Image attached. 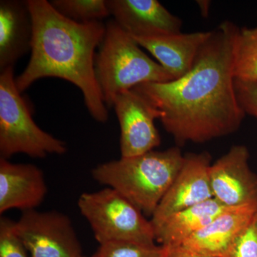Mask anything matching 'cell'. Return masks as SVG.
Wrapping results in <instances>:
<instances>
[{
    "label": "cell",
    "instance_id": "obj_10",
    "mask_svg": "<svg viewBox=\"0 0 257 257\" xmlns=\"http://www.w3.org/2000/svg\"><path fill=\"white\" fill-rule=\"evenodd\" d=\"M209 152L184 155L182 168L152 216L154 229L175 213L212 199Z\"/></svg>",
    "mask_w": 257,
    "mask_h": 257
},
{
    "label": "cell",
    "instance_id": "obj_11",
    "mask_svg": "<svg viewBox=\"0 0 257 257\" xmlns=\"http://www.w3.org/2000/svg\"><path fill=\"white\" fill-rule=\"evenodd\" d=\"M113 20L133 38L182 32V21L157 0H106Z\"/></svg>",
    "mask_w": 257,
    "mask_h": 257
},
{
    "label": "cell",
    "instance_id": "obj_19",
    "mask_svg": "<svg viewBox=\"0 0 257 257\" xmlns=\"http://www.w3.org/2000/svg\"><path fill=\"white\" fill-rule=\"evenodd\" d=\"M162 245L113 241L99 245L92 257H162Z\"/></svg>",
    "mask_w": 257,
    "mask_h": 257
},
{
    "label": "cell",
    "instance_id": "obj_9",
    "mask_svg": "<svg viewBox=\"0 0 257 257\" xmlns=\"http://www.w3.org/2000/svg\"><path fill=\"white\" fill-rule=\"evenodd\" d=\"M249 152L234 145L211 164L209 179L213 198L227 208L257 204V175L248 165Z\"/></svg>",
    "mask_w": 257,
    "mask_h": 257
},
{
    "label": "cell",
    "instance_id": "obj_17",
    "mask_svg": "<svg viewBox=\"0 0 257 257\" xmlns=\"http://www.w3.org/2000/svg\"><path fill=\"white\" fill-rule=\"evenodd\" d=\"M234 79L257 81V27L239 28L234 51Z\"/></svg>",
    "mask_w": 257,
    "mask_h": 257
},
{
    "label": "cell",
    "instance_id": "obj_3",
    "mask_svg": "<svg viewBox=\"0 0 257 257\" xmlns=\"http://www.w3.org/2000/svg\"><path fill=\"white\" fill-rule=\"evenodd\" d=\"M184 161L179 147H173L100 164L93 169L92 175L96 182L117 191L152 217Z\"/></svg>",
    "mask_w": 257,
    "mask_h": 257
},
{
    "label": "cell",
    "instance_id": "obj_12",
    "mask_svg": "<svg viewBox=\"0 0 257 257\" xmlns=\"http://www.w3.org/2000/svg\"><path fill=\"white\" fill-rule=\"evenodd\" d=\"M47 193L43 172L32 164L12 163L0 158V213L24 211L40 206Z\"/></svg>",
    "mask_w": 257,
    "mask_h": 257
},
{
    "label": "cell",
    "instance_id": "obj_8",
    "mask_svg": "<svg viewBox=\"0 0 257 257\" xmlns=\"http://www.w3.org/2000/svg\"><path fill=\"white\" fill-rule=\"evenodd\" d=\"M120 126L121 157L143 155L161 143L155 120L160 114L146 98L135 89L123 91L113 104Z\"/></svg>",
    "mask_w": 257,
    "mask_h": 257
},
{
    "label": "cell",
    "instance_id": "obj_1",
    "mask_svg": "<svg viewBox=\"0 0 257 257\" xmlns=\"http://www.w3.org/2000/svg\"><path fill=\"white\" fill-rule=\"evenodd\" d=\"M238 30L226 20L211 31L184 77L133 88L160 112L164 128L178 145L207 143L241 126L246 114L236 98L234 77Z\"/></svg>",
    "mask_w": 257,
    "mask_h": 257
},
{
    "label": "cell",
    "instance_id": "obj_22",
    "mask_svg": "<svg viewBox=\"0 0 257 257\" xmlns=\"http://www.w3.org/2000/svg\"><path fill=\"white\" fill-rule=\"evenodd\" d=\"M235 91L240 106L245 114L257 119V81L234 79Z\"/></svg>",
    "mask_w": 257,
    "mask_h": 257
},
{
    "label": "cell",
    "instance_id": "obj_5",
    "mask_svg": "<svg viewBox=\"0 0 257 257\" xmlns=\"http://www.w3.org/2000/svg\"><path fill=\"white\" fill-rule=\"evenodd\" d=\"M67 145L37 126L15 78L14 67L0 72V155L25 154L33 158L63 155Z\"/></svg>",
    "mask_w": 257,
    "mask_h": 257
},
{
    "label": "cell",
    "instance_id": "obj_25",
    "mask_svg": "<svg viewBox=\"0 0 257 257\" xmlns=\"http://www.w3.org/2000/svg\"><path fill=\"white\" fill-rule=\"evenodd\" d=\"M82 257H86V256H83Z\"/></svg>",
    "mask_w": 257,
    "mask_h": 257
},
{
    "label": "cell",
    "instance_id": "obj_7",
    "mask_svg": "<svg viewBox=\"0 0 257 257\" xmlns=\"http://www.w3.org/2000/svg\"><path fill=\"white\" fill-rule=\"evenodd\" d=\"M15 228L31 257H82L70 219L58 211H24Z\"/></svg>",
    "mask_w": 257,
    "mask_h": 257
},
{
    "label": "cell",
    "instance_id": "obj_4",
    "mask_svg": "<svg viewBox=\"0 0 257 257\" xmlns=\"http://www.w3.org/2000/svg\"><path fill=\"white\" fill-rule=\"evenodd\" d=\"M105 27L104 38L96 52L94 72L106 107L113 106L115 98L123 91L144 83L174 80L114 20Z\"/></svg>",
    "mask_w": 257,
    "mask_h": 257
},
{
    "label": "cell",
    "instance_id": "obj_15",
    "mask_svg": "<svg viewBox=\"0 0 257 257\" xmlns=\"http://www.w3.org/2000/svg\"><path fill=\"white\" fill-rule=\"evenodd\" d=\"M211 31L173 34L150 38H134L175 79L184 77L192 69L199 49Z\"/></svg>",
    "mask_w": 257,
    "mask_h": 257
},
{
    "label": "cell",
    "instance_id": "obj_20",
    "mask_svg": "<svg viewBox=\"0 0 257 257\" xmlns=\"http://www.w3.org/2000/svg\"><path fill=\"white\" fill-rule=\"evenodd\" d=\"M223 257H257V209Z\"/></svg>",
    "mask_w": 257,
    "mask_h": 257
},
{
    "label": "cell",
    "instance_id": "obj_23",
    "mask_svg": "<svg viewBox=\"0 0 257 257\" xmlns=\"http://www.w3.org/2000/svg\"><path fill=\"white\" fill-rule=\"evenodd\" d=\"M162 257H212L206 256L184 247L182 245L162 246Z\"/></svg>",
    "mask_w": 257,
    "mask_h": 257
},
{
    "label": "cell",
    "instance_id": "obj_16",
    "mask_svg": "<svg viewBox=\"0 0 257 257\" xmlns=\"http://www.w3.org/2000/svg\"><path fill=\"white\" fill-rule=\"evenodd\" d=\"M226 208L212 198L178 211L155 228L156 241L162 246L181 245L205 227Z\"/></svg>",
    "mask_w": 257,
    "mask_h": 257
},
{
    "label": "cell",
    "instance_id": "obj_24",
    "mask_svg": "<svg viewBox=\"0 0 257 257\" xmlns=\"http://www.w3.org/2000/svg\"><path fill=\"white\" fill-rule=\"evenodd\" d=\"M197 5H199V10H200L201 14L204 18H207L209 15V10H210L211 2L208 0H199L197 1Z\"/></svg>",
    "mask_w": 257,
    "mask_h": 257
},
{
    "label": "cell",
    "instance_id": "obj_18",
    "mask_svg": "<svg viewBox=\"0 0 257 257\" xmlns=\"http://www.w3.org/2000/svg\"><path fill=\"white\" fill-rule=\"evenodd\" d=\"M50 3L57 13L77 23L101 21L110 15L106 0H52Z\"/></svg>",
    "mask_w": 257,
    "mask_h": 257
},
{
    "label": "cell",
    "instance_id": "obj_13",
    "mask_svg": "<svg viewBox=\"0 0 257 257\" xmlns=\"http://www.w3.org/2000/svg\"><path fill=\"white\" fill-rule=\"evenodd\" d=\"M33 22L26 1H0V72L31 50Z\"/></svg>",
    "mask_w": 257,
    "mask_h": 257
},
{
    "label": "cell",
    "instance_id": "obj_21",
    "mask_svg": "<svg viewBox=\"0 0 257 257\" xmlns=\"http://www.w3.org/2000/svg\"><path fill=\"white\" fill-rule=\"evenodd\" d=\"M15 222L5 216L0 219V257H28V249L17 232Z\"/></svg>",
    "mask_w": 257,
    "mask_h": 257
},
{
    "label": "cell",
    "instance_id": "obj_6",
    "mask_svg": "<svg viewBox=\"0 0 257 257\" xmlns=\"http://www.w3.org/2000/svg\"><path fill=\"white\" fill-rule=\"evenodd\" d=\"M77 205L99 245L113 241L155 244L151 221L115 189L83 193Z\"/></svg>",
    "mask_w": 257,
    "mask_h": 257
},
{
    "label": "cell",
    "instance_id": "obj_14",
    "mask_svg": "<svg viewBox=\"0 0 257 257\" xmlns=\"http://www.w3.org/2000/svg\"><path fill=\"white\" fill-rule=\"evenodd\" d=\"M256 209L257 204L226 208L181 245L206 256L223 257Z\"/></svg>",
    "mask_w": 257,
    "mask_h": 257
},
{
    "label": "cell",
    "instance_id": "obj_2",
    "mask_svg": "<svg viewBox=\"0 0 257 257\" xmlns=\"http://www.w3.org/2000/svg\"><path fill=\"white\" fill-rule=\"evenodd\" d=\"M33 22L31 57L26 68L16 78L20 92L45 77L72 83L80 89L93 119L105 123L109 113L94 72L95 50L99 47L105 25L101 21L77 23L61 15L47 0H28Z\"/></svg>",
    "mask_w": 257,
    "mask_h": 257
}]
</instances>
